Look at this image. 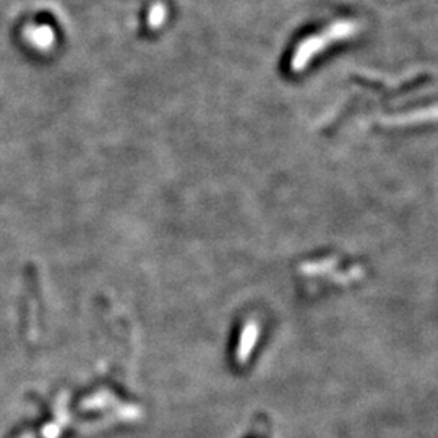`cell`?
<instances>
[{"mask_svg": "<svg viewBox=\"0 0 438 438\" xmlns=\"http://www.w3.org/2000/svg\"><path fill=\"white\" fill-rule=\"evenodd\" d=\"M359 29H361V25L359 21L349 18V20H338L335 23L328 25L325 29L317 34H312V36L305 38L304 41L299 42L297 49L292 54L291 60V67L299 72V70L305 68L307 65L310 64V60L313 59L315 55L320 54L326 49L330 44L346 41V39L356 36Z\"/></svg>", "mask_w": 438, "mask_h": 438, "instance_id": "1", "label": "cell"}]
</instances>
